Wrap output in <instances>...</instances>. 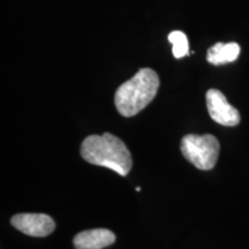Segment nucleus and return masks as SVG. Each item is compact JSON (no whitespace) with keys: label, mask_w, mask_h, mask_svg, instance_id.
<instances>
[{"label":"nucleus","mask_w":249,"mask_h":249,"mask_svg":"<svg viewBox=\"0 0 249 249\" xmlns=\"http://www.w3.org/2000/svg\"><path fill=\"white\" fill-rule=\"evenodd\" d=\"M81 156L88 163L107 167L121 177L127 176L133 166L126 144L110 133L86 138L81 144Z\"/></svg>","instance_id":"1"},{"label":"nucleus","mask_w":249,"mask_h":249,"mask_svg":"<svg viewBox=\"0 0 249 249\" xmlns=\"http://www.w3.org/2000/svg\"><path fill=\"white\" fill-rule=\"evenodd\" d=\"M160 77L151 68H141L132 79L123 83L114 95V104L121 116H136L157 95Z\"/></svg>","instance_id":"2"},{"label":"nucleus","mask_w":249,"mask_h":249,"mask_svg":"<svg viewBox=\"0 0 249 249\" xmlns=\"http://www.w3.org/2000/svg\"><path fill=\"white\" fill-rule=\"evenodd\" d=\"M183 157L198 170L213 169L219 156V142L211 134L183 136L180 145Z\"/></svg>","instance_id":"3"},{"label":"nucleus","mask_w":249,"mask_h":249,"mask_svg":"<svg viewBox=\"0 0 249 249\" xmlns=\"http://www.w3.org/2000/svg\"><path fill=\"white\" fill-rule=\"evenodd\" d=\"M205 98H207V107L210 117L217 124L233 127L240 123L239 111L227 102L222 91L217 89L208 90Z\"/></svg>","instance_id":"4"},{"label":"nucleus","mask_w":249,"mask_h":249,"mask_svg":"<svg viewBox=\"0 0 249 249\" xmlns=\"http://www.w3.org/2000/svg\"><path fill=\"white\" fill-rule=\"evenodd\" d=\"M12 225L30 236L42 238L54 231V220L44 213H18L12 217Z\"/></svg>","instance_id":"5"},{"label":"nucleus","mask_w":249,"mask_h":249,"mask_svg":"<svg viewBox=\"0 0 249 249\" xmlns=\"http://www.w3.org/2000/svg\"><path fill=\"white\" fill-rule=\"evenodd\" d=\"M114 241L116 235L110 230L95 229L77 233L73 244L75 249H103Z\"/></svg>","instance_id":"6"},{"label":"nucleus","mask_w":249,"mask_h":249,"mask_svg":"<svg viewBox=\"0 0 249 249\" xmlns=\"http://www.w3.org/2000/svg\"><path fill=\"white\" fill-rule=\"evenodd\" d=\"M240 54V46L234 42L216 43L208 50L207 60L211 65H224L233 62Z\"/></svg>","instance_id":"7"},{"label":"nucleus","mask_w":249,"mask_h":249,"mask_svg":"<svg viewBox=\"0 0 249 249\" xmlns=\"http://www.w3.org/2000/svg\"><path fill=\"white\" fill-rule=\"evenodd\" d=\"M169 40L171 44L173 45L172 53L174 58H183L189 53L188 38H187L185 33L180 30H174L169 35Z\"/></svg>","instance_id":"8"}]
</instances>
